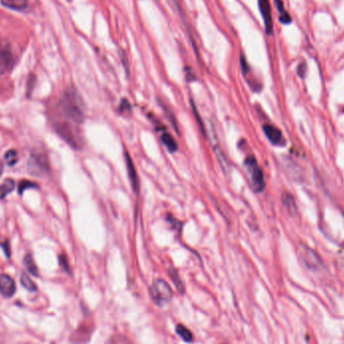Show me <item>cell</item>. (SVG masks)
Masks as SVG:
<instances>
[{"label":"cell","mask_w":344,"mask_h":344,"mask_svg":"<svg viewBox=\"0 0 344 344\" xmlns=\"http://www.w3.org/2000/svg\"><path fill=\"white\" fill-rule=\"evenodd\" d=\"M27 170L34 176H41L49 172V162L45 155L33 153L27 160Z\"/></svg>","instance_id":"cell-5"},{"label":"cell","mask_w":344,"mask_h":344,"mask_svg":"<svg viewBox=\"0 0 344 344\" xmlns=\"http://www.w3.org/2000/svg\"><path fill=\"white\" fill-rule=\"evenodd\" d=\"M150 292L153 300L158 305H163L171 300V288L168 283L162 279H157L153 282Z\"/></svg>","instance_id":"cell-3"},{"label":"cell","mask_w":344,"mask_h":344,"mask_svg":"<svg viewBox=\"0 0 344 344\" xmlns=\"http://www.w3.org/2000/svg\"><path fill=\"white\" fill-rule=\"evenodd\" d=\"M15 291L16 286L13 279L6 274H0V293L6 298H10L15 294Z\"/></svg>","instance_id":"cell-9"},{"label":"cell","mask_w":344,"mask_h":344,"mask_svg":"<svg viewBox=\"0 0 344 344\" xmlns=\"http://www.w3.org/2000/svg\"><path fill=\"white\" fill-rule=\"evenodd\" d=\"M297 71H298V74H299V76L300 77H304V75H305V73H306V64L305 63H302V64H300L299 66H298V69H297Z\"/></svg>","instance_id":"cell-25"},{"label":"cell","mask_w":344,"mask_h":344,"mask_svg":"<svg viewBox=\"0 0 344 344\" xmlns=\"http://www.w3.org/2000/svg\"><path fill=\"white\" fill-rule=\"evenodd\" d=\"M4 159L6 161V163L9 165V166H13L17 163V160H18V156H17V152L13 149L11 150H8L6 153H5V156H4Z\"/></svg>","instance_id":"cell-20"},{"label":"cell","mask_w":344,"mask_h":344,"mask_svg":"<svg viewBox=\"0 0 344 344\" xmlns=\"http://www.w3.org/2000/svg\"><path fill=\"white\" fill-rule=\"evenodd\" d=\"M60 264H61V266L64 268V270H66V271H68V272L70 271L69 263H68V260H67L65 255H62V256L60 257Z\"/></svg>","instance_id":"cell-23"},{"label":"cell","mask_w":344,"mask_h":344,"mask_svg":"<svg viewBox=\"0 0 344 344\" xmlns=\"http://www.w3.org/2000/svg\"><path fill=\"white\" fill-rule=\"evenodd\" d=\"M302 258L305 263V265L310 268L311 270L320 269L322 266V262L319 257L316 255L315 252H313L311 249L307 247H303V251L301 252Z\"/></svg>","instance_id":"cell-10"},{"label":"cell","mask_w":344,"mask_h":344,"mask_svg":"<svg viewBox=\"0 0 344 344\" xmlns=\"http://www.w3.org/2000/svg\"><path fill=\"white\" fill-rule=\"evenodd\" d=\"M2 5L5 7L15 9V10H24L28 7L29 0H1Z\"/></svg>","instance_id":"cell-13"},{"label":"cell","mask_w":344,"mask_h":344,"mask_svg":"<svg viewBox=\"0 0 344 344\" xmlns=\"http://www.w3.org/2000/svg\"><path fill=\"white\" fill-rule=\"evenodd\" d=\"M282 201L285 207L287 208V210L291 214H295L297 212V205L295 203L294 197L290 193H284L282 196Z\"/></svg>","instance_id":"cell-14"},{"label":"cell","mask_w":344,"mask_h":344,"mask_svg":"<svg viewBox=\"0 0 344 344\" xmlns=\"http://www.w3.org/2000/svg\"><path fill=\"white\" fill-rule=\"evenodd\" d=\"M245 166L251 175L252 184H253L255 191H257V192L263 191L265 186H266V182H265L263 171H262L261 167L259 166L258 161H257V159L255 158L254 155H250L246 158Z\"/></svg>","instance_id":"cell-2"},{"label":"cell","mask_w":344,"mask_h":344,"mask_svg":"<svg viewBox=\"0 0 344 344\" xmlns=\"http://www.w3.org/2000/svg\"><path fill=\"white\" fill-rule=\"evenodd\" d=\"M57 131L58 133L60 134V136L66 140L70 145L74 146V147H79V144H78V138L73 130V128L66 124V123H62V124H59L57 126Z\"/></svg>","instance_id":"cell-8"},{"label":"cell","mask_w":344,"mask_h":344,"mask_svg":"<svg viewBox=\"0 0 344 344\" xmlns=\"http://www.w3.org/2000/svg\"><path fill=\"white\" fill-rule=\"evenodd\" d=\"M264 133L266 135V137L269 139V141L277 146H284L286 141L285 138L282 134V132L275 126L270 125V124H266L263 127Z\"/></svg>","instance_id":"cell-7"},{"label":"cell","mask_w":344,"mask_h":344,"mask_svg":"<svg viewBox=\"0 0 344 344\" xmlns=\"http://www.w3.org/2000/svg\"><path fill=\"white\" fill-rule=\"evenodd\" d=\"M24 265H25L26 269L28 270V272H29L31 275H33V276H35V277L38 276L37 267H36V265H35V263H34V261H33V258H32L30 255H26V256H25V258H24Z\"/></svg>","instance_id":"cell-19"},{"label":"cell","mask_w":344,"mask_h":344,"mask_svg":"<svg viewBox=\"0 0 344 344\" xmlns=\"http://www.w3.org/2000/svg\"><path fill=\"white\" fill-rule=\"evenodd\" d=\"M275 5L277 7V10L279 12V20L283 24H290L292 22V17L291 15L287 12L283 0H274Z\"/></svg>","instance_id":"cell-12"},{"label":"cell","mask_w":344,"mask_h":344,"mask_svg":"<svg viewBox=\"0 0 344 344\" xmlns=\"http://www.w3.org/2000/svg\"><path fill=\"white\" fill-rule=\"evenodd\" d=\"M0 246L4 249V252H5L6 257L9 258V256H10V250H9V244H8V242H5L4 244H0Z\"/></svg>","instance_id":"cell-26"},{"label":"cell","mask_w":344,"mask_h":344,"mask_svg":"<svg viewBox=\"0 0 344 344\" xmlns=\"http://www.w3.org/2000/svg\"><path fill=\"white\" fill-rule=\"evenodd\" d=\"M120 110L121 111H130L131 110V107H130V104H129V102L126 100V99H124L123 101H122V103H121V106H120Z\"/></svg>","instance_id":"cell-24"},{"label":"cell","mask_w":344,"mask_h":344,"mask_svg":"<svg viewBox=\"0 0 344 344\" xmlns=\"http://www.w3.org/2000/svg\"><path fill=\"white\" fill-rule=\"evenodd\" d=\"M176 332L186 342H191L193 340V335H192L191 331L181 324L176 326Z\"/></svg>","instance_id":"cell-17"},{"label":"cell","mask_w":344,"mask_h":344,"mask_svg":"<svg viewBox=\"0 0 344 344\" xmlns=\"http://www.w3.org/2000/svg\"><path fill=\"white\" fill-rule=\"evenodd\" d=\"M62 108L64 113L75 123H82L84 121V104L78 92L71 88L66 91L62 99Z\"/></svg>","instance_id":"cell-1"},{"label":"cell","mask_w":344,"mask_h":344,"mask_svg":"<svg viewBox=\"0 0 344 344\" xmlns=\"http://www.w3.org/2000/svg\"><path fill=\"white\" fill-rule=\"evenodd\" d=\"M169 275H170L172 281L174 282L175 286L177 287V289H178L179 291H183V289H184V287H183V284H182V282H181L180 278L178 277V274H177V272H176V271H175L173 268H171V269L169 270Z\"/></svg>","instance_id":"cell-22"},{"label":"cell","mask_w":344,"mask_h":344,"mask_svg":"<svg viewBox=\"0 0 344 344\" xmlns=\"http://www.w3.org/2000/svg\"><path fill=\"white\" fill-rule=\"evenodd\" d=\"M161 141L162 143L165 145V147L167 148V150L169 152H175L177 151V148H178V145L176 143V141L174 140V138L172 137L171 135L167 132H164L161 136Z\"/></svg>","instance_id":"cell-15"},{"label":"cell","mask_w":344,"mask_h":344,"mask_svg":"<svg viewBox=\"0 0 344 344\" xmlns=\"http://www.w3.org/2000/svg\"><path fill=\"white\" fill-rule=\"evenodd\" d=\"M259 9L264 21V26L266 33L271 35L274 30L273 17H272V8L270 0H258Z\"/></svg>","instance_id":"cell-6"},{"label":"cell","mask_w":344,"mask_h":344,"mask_svg":"<svg viewBox=\"0 0 344 344\" xmlns=\"http://www.w3.org/2000/svg\"><path fill=\"white\" fill-rule=\"evenodd\" d=\"M20 283L21 285L28 291H31V292H34L36 291V285L35 283L29 278L28 275H26L25 273H23L20 277Z\"/></svg>","instance_id":"cell-18"},{"label":"cell","mask_w":344,"mask_h":344,"mask_svg":"<svg viewBox=\"0 0 344 344\" xmlns=\"http://www.w3.org/2000/svg\"><path fill=\"white\" fill-rule=\"evenodd\" d=\"M15 64V55L8 41L0 39V75L9 72Z\"/></svg>","instance_id":"cell-4"},{"label":"cell","mask_w":344,"mask_h":344,"mask_svg":"<svg viewBox=\"0 0 344 344\" xmlns=\"http://www.w3.org/2000/svg\"><path fill=\"white\" fill-rule=\"evenodd\" d=\"M2 173H3V164L0 162V176L2 175Z\"/></svg>","instance_id":"cell-27"},{"label":"cell","mask_w":344,"mask_h":344,"mask_svg":"<svg viewBox=\"0 0 344 344\" xmlns=\"http://www.w3.org/2000/svg\"><path fill=\"white\" fill-rule=\"evenodd\" d=\"M125 161H126V166H127V170H128V175L131 181V185L132 188L135 192H138L139 190V179H138V174L136 172V168L135 165L133 163L132 158L130 157L129 153L126 152L125 153Z\"/></svg>","instance_id":"cell-11"},{"label":"cell","mask_w":344,"mask_h":344,"mask_svg":"<svg viewBox=\"0 0 344 344\" xmlns=\"http://www.w3.org/2000/svg\"><path fill=\"white\" fill-rule=\"evenodd\" d=\"M37 187H38L37 184H35L33 182H30V181H27V180H22L18 184V192H19V194H22L26 189H30V188L36 189Z\"/></svg>","instance_id":"cell-21"},{"label":"cell","mask_w":344,"mask_h":344,"mask_svg":"<svg viewBox=\"0 0 344 344\" xmlns=\"http://www.w3.org/2000/svg\"><path fill=\"white\" fill-rule=\"evenodd\" d=\"M15 187V183L12 179H7L5 180L1 185H0V199H3L9 194L10 192L13 191Z\"/></svg>","instance_id":"cell-16"}]
</instances>
